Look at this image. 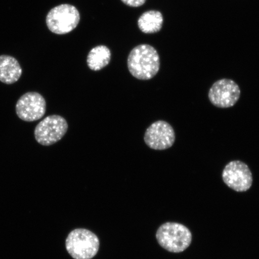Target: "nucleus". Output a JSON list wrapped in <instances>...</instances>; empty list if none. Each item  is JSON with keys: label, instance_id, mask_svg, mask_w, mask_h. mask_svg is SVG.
I'll list each match as a JSON object with an SVG mask.
<instances>
[{"label": "nucleus", "instance_id": "f257e3e1", "mask_svg": "<svg viewBox=\"0 0 259 259\" xmlns=\"http://www.w3.org/2000/svg\"><path fill=\"white\" fill-rule=\"evenodd\" d=\"M127 66L130 73L135 78L150 80L160 70V57L154 47L142 44L133 49L130 53Z\"/></svg>", "mask_w": 259, "mask_h": 259}, {"label": "nucleus", "instance_id": "f03ea898", "mask_svg": "<svg viewBox=\"0 0 259 259\" xmlns=\"http://www.w3.org/2000/svg\"><path fill=\"white\" fill-rule=\"evenodd\" d=\"M156 238L158 244L165 250L178 253L189 247L192 234L186 226L180 223L167 222L158 229Z\"/></svg>", "mask_w": 259, "mask_h": 259}, {"label": "nucleus", "instance_id": "7ed1b4c3", "mask_svg": "<svg viewBox=\"0 0 259 259\" xmlns=\"http://www.w3.org/2000/svg\"><path fill=\"white\" fill-rule=\"evenodd\" d=\"M66 247L74 259H92L99 251V239L89 230L74 229L67 236Z\"/></svg>", "mask_w": 259, "mask_h": 259}, {"label": "nucleus", "instance_id": "20e7f679", "mask_svg": "<svg viewBox=\"0 0 259 259\" xmlns=\"http://www.w3.org/2000/svg\"><path fill=\"white\" fill-rule=\"evenodd\" d=\"M79 21L78 10L74 6L68 4L61 5L52 9L46 18L49 30L57 34L69 33L76 28Z\"/></svg>", "mask_w": 259, "mask_h": 259}, {"label": "nucleus", "instance_id": "39448f33", "mask_svg": "<svg viewBox=\"0 0 259 259\" xmlns=\"http://www.w3.org/2000/svg\"><path fill=\"white\" fill-rule=\"evenodd\" d=\"M68 127V123L63 116L57 115L48 116L35 127V140L41 145H53L64 137Z\"/></svg>", "mask_w": 259, "mask_h": 259}, {"label": "nucleus", "instance_id": "423d86ee", "mask_svg": "<svg viewBox=\"0 0 259 259\" xmlns=\"http://www.w3.org/2000/svg\"><path fill=\"white\" fill-rule=\"evenodd\" d=\"M241 90L234 80L222 79L216 81L209 89L208 98L213 106L219 108H229L238 102Z\"/></svg>", "mask_w": 259, "mask_h": 259}, {"label": "nucleus", "instance_id": "0eeeda50", "mask_svg": "<svg viewBox=\"0 0 259 259\" xmlns=\"http://www.w3.org/2000/svg\"><path fill=\"white\" fill-rule=\"evenodd\" d=\"M222 178L227 186L237 192L250 189L253 181L250 168L240 160L229 162L223 170Z\"/></svg>", "mask_w": 259, "mask_h": 259}, {"label": "nucleus", "instance_id": "6e6552de", "mask_svg": "<svg viewBox=\"0 0 259 259\" xmlns=\"http://www.w3.org/2000/svg\"><path fill=\"white\" fill-rule=\"evenodd\" d=\"M15 109L16 114L22 120L32 122L44 117L47 111V103L40 94L28 92L19 98Z\"/></svg>", "mask_w": 259, "mask_h": 259}, {"label": "nucleus", "instance_id": "1a4fd4ad", "mask_svg": "<svg viewBox=\"0 0 259 259\" xmlns=\"http://www.w3.org/2000/svg\"><path fill=\"white\" fill-rule=\"evenodd\" d=\"M176 139V132L173 127L169 123L163 120L153 123L144 135L145 144L154 150H165L171 148Z\"/></svg>", "mask_w": 259, "mask_h": 259}, {"label": "nucleus", "instance_id": "9d476101", "mask_svg": "<svg viewBox=\"0 0 259 259\" xmlns=\"http://www.w3.org/2000/svg\"><path fill=\"white\" fill-rule=\"evenodd\" d=\"M22 68L17 60L6 55L0 56V81L11 85L20 79Z\"/></svg>", "mask_w": 259, "mask_h": 259}, {"label": "nucleus", "instance_id": "9b49d317", "mask_svg": "<svg viewBox=\"0 0 259 259\" xmlns=\"http://www.w3.org/2000/svg\"><path fill=\"white\" fill-rule=\"evenodd\" d=\"M139 28L145 34L156 33L161 30L163 24V16L157 11L145 12L138 21Z\"/></svg>", "mask_w": 259, "mask_h": 259}, {"label": "nucleus", "instance_id": "f8f14e48", "mask_svg": "<svg viewBox=\"0 0 259 259\" xmlns=\"http://www.w3.org/2000/svg\"><path fill=\"white\" fill-rule=\"evenodd\" d=\"M111 53L104 45H99L92 49L87 56V63L91 70L99 71L109 64Z\"/></svg>", "mask_w": 259, "mask_h": 259}, {"label": "nucleus", "instance_id": "ddd939ff", "mask_svg": "<svg viewBox=\"0 0 259 259\" xmlns=\"http://www.w3.org/2000/svg\"><path fill=\"white\" fill-rule=\"evenodd\" d=\"M121 2L130 7L138 8L144 5L146 0H121Z\"/></svg>", "mask_w": 259, "mask_h": 259}]
</instances>
